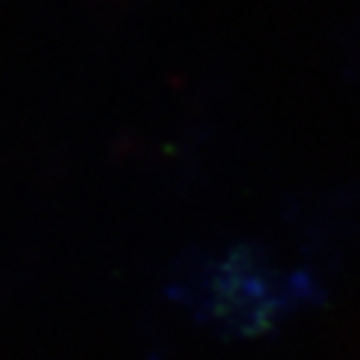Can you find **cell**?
I'll return each instance as SVG.
<instances>
[{"label": "cell", "mask_w": 360, "mask_h": 360, "mask_svg": "<svg viewBox=\"0 0 360 360\" xmlns=\"http://www.w3.org/2000/svg\"><path fill=\"white\" fill-rule=\"evenodd\" d=\"M166 291L200 326L227 339L272 334L323 294L312 272L281 270L257 243L187 251L174 264Z\"/></svg>", "instance_id": "obj_1"}]
</instances>
